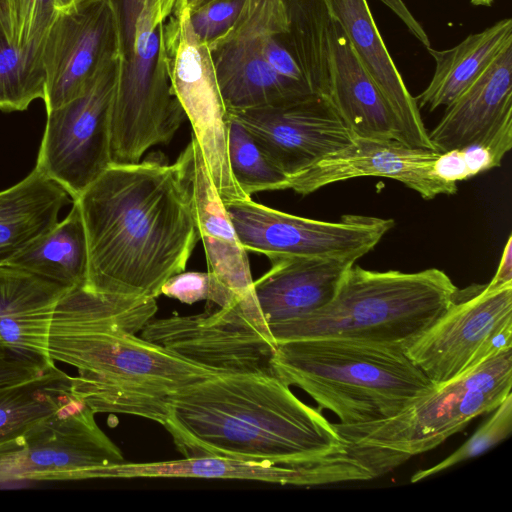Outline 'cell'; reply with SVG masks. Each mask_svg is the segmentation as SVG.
Listing matches in <instances>:
<instances>
[{
	"mask_svg": "<svg viewBox=\"0 0 512 512\" xmlns=\"http://www.w3.org/2000/svg\"><path fill=\"white\" fill-rule=\"evenodd\" d=\"M193 141L173 163L111 164L74 200L88 245L85 288L155 298L185 270L200 239L193 197Z\"/></svg>",
	"mask_w": 512,
	"mask_h": 512,
	"instance_id": "cell-1",
	"label": "cell"
},
{
	"mask_svg": "<svg viewBox=\"0 0 512 512\" xmlns=\"http://www.w3.org/2000/svg\"><path fill=\"white\" fill-rule=\"evenodd\" d=\"M154 298L67 290L49 330L55 362L75 367L73 395L96 413L138 416L162 424L169 398L219 373L135 336L157 311Z\"/></svg>",
	"mask_w": 512,
	"mask_h": 512,
	"instance_id": "cell-2",
	"label": "cell"
},
{
	"mask_svg": "<svg viewBox=\"0 0 512 512\" xmlns=\"http://www.w3.org/2000/svg\"><path fill=\"white\" fill-rule=\"evenodd\" d=\"M184 457L303 465L346 451L320 410L277 376L217 374L172 395L161 424Z\"/></svg>",
	"mask_w": 512,
	"mask_h": 512,
	"instance_id": "cell-3",
	"label": "cell"
},
{
	"mask_svg": "<svg viewBox=\"0 0 512 512\" xmlns=\"http://www.w3.org/2000/svg\"><path fill=\"white\" fill-rule=\"evenodd\" d=\"M271 367L343 425L392 417L437 388L405 351L354 340L276 343Z\"/></svg>",
	"mask_w": 512,
	"mask_h": 512,
	"instance_id": "cell-4",
	"label": "cell"
},
{
	"mask_svg": "<svg viewBox=\"0 0 512 512\" xmlns=\"http://www.w3.org/2000/svg\"><path fill=\"white\" fill-rule=\"evenodd\" d=\"M457 291L437 268L407 273L353 264L328 304L268 327L275 343L337 338L406 351L445 313Z\"/></svg>",
	"mask_w": 512,
	"mask_h": 512,
	"instance_id": "cell-5",
	"label": "cell"
},
{
	"mask_svg": "<svg viewBox=\"0 0 512 512\" xmlns=\"http://www.w3.org/2000/svg\"><path fill=\"white\" fill-rule=\"evenodd\" d=\"M118 33L119 71L110 118V159L134 164L169 143L186 115L166 66L160 0H111Z\"/></svg>",
	"mask_w": 512,
	"mask_h": 512,
	"instance_id": "cell-6",
	"label": "cell"
},
{
	"mask_svg": "<svg viewBox=\"0 0 512 512\" xmlns=\"http://www.w3.org/2000/svg\"><path fill=\"white\" fill-rule=\"evenodd\" d=\"M511 387L512 347L392 417L355 425L332 424L351 443L389 450L409 459L434 449L475 417L492 412L511 394Z\"/></svg>",
	"mask_w": 512,
	"mask_h": 512,
	"instance_id": "cell-7",
	"label": "cell"
},
{
	"mask_svg": "<svg viewBox=\"0 0 512 512\" xmlns=\"http://www.w3.org/2000/svg\"><path fill=\"white\" fill-rule=\"evenodd\" d=\"M512 347V284L457 291L436 323L405 353L436 386L467 375Z\"/></svg>",
	"mask_w": 512,
	"mask_h": 512,
	"instance_id": "cell-8",
	"label": "cell"
},
{
	"mask_svg": "<svg viewBox=\"0 0 512 512\" xmlns=\"http://www.w3.org/2000/svg\"><path fill=\"white\" fill-rule=\"evenodd\" d=\"M166 66L172 92L190 121L207 171L223 202L249 199L228 159V117L209 45L194 33L187 7H174L165 22Z\"/></svg>",
	"mask_w": 512,
	"mask_h": 512,
	"instance_id": "cell-9",
	"label": "cell"
},
{
	"mask_svg": "<svg viewBox=\"0 0 512 512\" xmlns=\"http://www.w3.org/2000/svg\"><path fill=\"white\" fill-rule=\"evenodd\" d=\"M94 415L73 397L19 437L0 445V484L96 479L101 468L124 462Z\"/></svg>",
	"mask_w": 512,
	"mask_h": 512,
	"instance_id": "cell-10",
	"label": "cell"
},
{
	"mask_svg": "<svg viewBox=\"0 0 512 512\" xmlns=\"http://www.w3.org/2000/svg\"><path fill=\"white\" fill-rule=\"evenodd\" d=\"M119 56L77 97L47 112L35 168L76 200L110 165V118Z\"/></svg>",
	"mask_w": 512,
	"mask_h": 512,
	"instance_id": "cell-11",
	"label": "cell"
},
{
	"mask_svg": "<svg viewBox=\"0 0 512 512\" xmlns=\"http://www.w3.org/2000/svg\"><path fill=\"white\" fill-rule=\"evenodd\" d=\"M248 252L277 257L333 258L356 262L394 226V220L346 214L330 222L282 212L249 199L224 203Z\"/></svg>",
	"mask_w": 512,
	"mask_h": 512,
	"instance_id": "cell-12",
	"label": "cell"
},
{
	"mask_svg": "<svg viewBox=\"0 0 512 512\" xmlns=\"http://www.w3.org/2000/svg\"><path fill=\"white\" fill-rule=\"evenodd\" d=\"M141 337L219 374H273L275 343L234 310L207 305L194 315L150 319Z\"/></svg>",
	"mask_w": 512,
	"mask_h": 512,
	"instance_id": "cell-13",
	"label": "cell"
},
{
	"mask_svg": "<svg viewBox=\"0 0 512 512\" xmlns=\"http://www.w3.org/2000/svg\"><path fill=\"white\" fill-rule=\"evenodd\" d=\"M270 162L289 177L353 140L327 95L312 93L291 101L229 111Z\"/></svg>",
	"mask_w": 512,
	"mask_h": 512,
	"instance_id": "cell-14",
	"label": "cell"
},
{
	"mask_svg": "<svg viewBox=\"0 0 512 512\" xmlns=\"http://www.w3.org/2000/svg\"><path fill=\"white\" fill-rule=\"evenodd\" d=\"M117 56L111 0H86L57 9L41 52L46 111L80 95L98 70Z\"/></svg>",
	"mask_w": 512,
	"mask_h": 512,
	"instance_id": "cell-15",
	"label": "cell"
},
{
	"mask_svg": "<svg viewBox=\"0 0 512 512\" xmlns=\"http://www.w3.org/2000/svg\"><path fill=\"white\" fill-rule=\"evenodd\" d=\"M191 139L194 145V209L210 277L208 304L238 312L260 334L275 343L255 295L247 251L211 180L193 135Z\"/></svg>",
	"mask_w": 512,
	"mask_h": 512,
	"instance_id": "cell-16",
	"label": "cell"
},
{
	"mask_svg": "<svg viewBox=\"0 0 512 512\" xmlns=\"http://www.w3.org/2000/svg\"><path fill=\"white\" fill-rule=\"evenodd\" d=\"M209 48L220 83L261 90L283 76L309 87L289 50L280 0H246L232 28Z\"/></svg>",
	"mask_w": 512,
	"mask_h": 512,
	"instance_id": "cell-17",
	"label": "cell"
},
{
	"mask_svg": "<svg viewBox=\"0 0 512 512\" xmlns=\"http://www.w3.org/2000/svg\"><path fill=\"white\" fill-rule=\"evenodd\" d=\"M439 154L393 139L353 138L347 146L289 177L287 189L306 196L333 183L375 176L399 181L424 199L455 194L457 184L443 181L432 171Z\"/></svg>",
	"mask_w": 512,
	"mask_h": 512,
	"instance_id": "cell-18",
	"label": "cell"
},
{
	"mask_svg": "<svg viewBox=\"0 0 512 512\" xmlns=\"http://www.w3.org/2000/svg\"><path fill=\"white\" fill-rule=\"evenodd\" d=\"M69 289L23 269L0 266V345L17 360L44 372L55 307Z\"/></svg>",
	"mask_w": 512,
	"mask_h": 512,
	"instance_id": "cell-19",
	"label": "cell"
},
{
	"mask_svg": "<svg viewBox=\"0 0 512 512\" xmlns=\"http://www.w3.org/2000/svg\"><path fill=\"white\" fill-rule=\"evenodd\" d=\"M330 16L347 35L355 54L393 112L403 142L437 151L415 97L409 92L376 26L367 0H326Z\"/></svg>",
	"mask_w": 512,
	"mask_h": 512,
	"instance_id": "cell-20",
	"label": "cell"
},
{
	"mask_svg": "<svg viewBox=\"0 0 512 512\" xmlns=\"http://www.w3.org/2000/svg\"><path fill=\"white\" fill-rule=\"evenodd\" d=\"M344 467L334 456L303 465H277L201 456L177 460L127 463L103 467L98 478H204L255 480L280 485L317 486L339 483Z\"/></svg>",
	"mask_w": 512,
	"mask_h": 512,
	"instance_id": "cell-21",
	"label": "cell"
},
{
	"mask_svg": "<svg viewBox=\"0 0 512 512\" xmlns=\"http://www.w3.org/2000/svg\"><path fill=\"white\" fill-rule=\"evenodd\" d=\"M327 96L354 138L403 142L393 112L361 66L344 30L332 17L328 37Z\"/></svg>",
	"mask_w": 512,
	"mask_h": 512,
	"instance_id": "cell-22",
	"label": "cell"
},
{
	"mask_svg": "<svg viewBox=\"0 0 512 512\" xmlns=\"http://www.w3.org/2000/svg\"><path fill=\"white\" fill-rule=\"evenodd\" d=\"M254 281L267 325L293 320L328 304L353 261L333 258L277 257Z\"/></svg>",
	"mask_w": 512,
	"mask_h": 512,
	"instance_id": "cell-23",
	"label": "cell"
},
{
	"mask_svg": "<svg viewBox=\"0 0 512 512\" xmlns=\"http://www.w3.org/2000/svg\"><path fill=\"white\" fill-rule=\"evenodd\" d=\"M512 113V45L456 99L428 132L438 152L460 148L484 135Z\"/></svg>",
	"mask_w": 512,
	"mask_h": 512,
	"instance_id": "cell-24",
	"label": "cell"
},
{
	"mask_svg": "<svg viewBox=\"0 0 512 512\" xmlns=\"http://www.w3.org/2000/svg\"><path fill=\"white\" fill-rule=\"evenodd\" d=\"M69 201L67 191L36 168L0 192V266L53 228Z\"/></svg>",
	"mask_w": 512,
	"mask_h": 512,
	"instance_id": "cell-25",
	"label": "cell"
},
{
	"mask_svg": "<svg viewBox=\"0 0 512 512\" xmlns=\"http://www.w3.org/2000/svg\"><path fill=\"white\" fill-rule=\"evenodd\" d=\"M510 45L512 19L505 18L468 35L452 48H427L435 61V70L427 87L415 97L419 109L434 111L449 105Z\"/></svg>",
	"mask_w": 512,
	"mask_h": 512,
	"instance_id": "cell-26",
	"label": "cell"
},
{
	"mask_svg": "<svg viewBox=\"0 0 512 512\" xmlns=\"http://www.w3.org/2000/svg\"><path fill=\"white\" fill-rule=\"evenodd\" d=\"M8 265L28 271L67 289L85 287L88 245L78 204L66 218L30 243Z\"/></svg>",
	"mask_w": 512,
	"mask_h": 512,
	"instance_id": "cell-27",
	"label": "cell"
},
{
	"mask_svg": "<svg viewBox=\"0 0 512 512\" xmlns=\"http://www.w3.org/2000/svg\"><path fill=\"white\" fill-rule=\"evenodd\" d=\"M73 397L72 376L55 365L28 380L0 386V445L19 437Z\"/></svg>",
	"mask_w": 512,
	"mask_h": 512,
	"instance_id": "cell-28",
	"label": "cell"
},
{
	"mask_svg": "<svg viewBox=\"0 0 512 512\" xmlns=\"http://www.w3.org/2000/svg\"><path fill=\"white\" fill-rule=\"evenodd\" d=\"M288 27L289 50L310 89L328 94V37L331 16L326 0H280Z\"/></svg>",
	"mask_w": 512,
	"mask_h": 512,
	"instance_id": "cell-29",
	"label": "cell"
},
{
	"mask_svg": "<svg viewBox=\"0 0 512 512\" xmlns=\"http://www.w3.org/2000/svg\"><path fill=\"white\" fill-rule=\"evenodd\" d=\"M512 148V113L478 139L446 152H440L433 173L443 181L457 184L501 165Z\"/></svg>",
	"mask_w": 512,
	"mask_h": 512,
	"instance_id": "cell-30",
	"label": "cell"
},
{
	"mask_svg": "<svg viewBox=\"0 0 512 512\" xmlns=\"http://www.w3.org/2000/svg\"><path fill=\"white\" fill-rule=\"evenodd\" d=\"M44 96L42 61L18 48L0 21V110L23 111Z\"/></svg>",
	"mask_w": 512,
	"mask_h": 512,
	"instance_id": "cell-31",
	"label": "cell"
},
{
	"mask_svg": "<svg viewBox=\"0 0 512 512\" xmlns=\"http://www.w3.org/2000/svg\"><path fill=\"white\" fill-rule=\"evenodd\" d=\"M228 159L237 185L249 198L257 192L288 188V176L270 162L249 132L229 117Z\"/></svg>",
	"mask_w": 512,
	"mask_h": 512,
	"instance_id": "cell-32",
	"label": "cell"
},
{
	"mask_svg": "<svg viewBox=\"0 0 512 512\" xmlns=\"http://www.w3.org/2000/svg\"><path fill=\"white\" fill-rule=\"evenodd\" d=\"M56 11V0H0V21L12 42L40 60Z\"/></svg>",
	"mask_w": 512,
	"mask_h": 512,
	"instance_id": "cell-33",
	"label": "cell"
},
{
	"mask_svg": "<svg viewBox=\"0 0 512 512\" xmlns=\"http://www.w3.org/2000/svg\"><path fill=\"white\" fill-rule=\"evenodd\" d=\"M492 412L493 415L456 451L438 464L425 470L417 471L410 481L412 483L421 481L461 462L481 455L508 438L512 431V393Z\"/></svg>",
	"mask_w": 512,
	"mask_h": 512,
	"instance_id": "cell-34",
	"label": "cell"
},
{
	"mask_svg": "<svg viewBox=\"0 0 512 512\" xmlns=\"http://www.w3.org/2000/svg\"><path fill=\"white\" fill-rule=\"evenodd\" d=\"M246 0H204L189 10L196 36L208 45L227 33L238 19Z\"/></svg>",
	"mask_w": 512,
	"mask_h": 512,
	"instance_id": "cell-35",
	"label": "cell"
},
{
	"mask_svg": "<svg viewBox=\"0 0 512 512\" xmlns=\"http://www.w3.org/2000/svg\"><path fill=\"white\" fill-rule=\"evenodd\" d=\"M161 295L176 299L185 304L208 300L210 277L208 272H180L171 276L162 285Z\"/></svg>",
	"mask_w": 512,
	"mask_h": 512,
	"instance_id": "cell-36",
	"label": "cell"
},
{
	"mask_svg": "<svg viewBox=\"0 0 512 512\" xmlns=\"http://www.w3.org/2000/svg\"><path fill=\"white\" fill-rule=\"evenodd\" d=\"M39 372L23 364L0 345V386L10 385L37 376Z\"/></svg>",
	"mask_w": 512,
	"mask_h": 512,
	"instance_id": "cell-37",
	"label": "cell"
},
{
	"mask_svg": "<svg viewBox=\"0 0 512 512\" xmlns=\"http://www.w3.org/2000/svg\"><path fill=\"white\" fill-rule=\"evenodd\" d=\"M389 8L406 26L408 31L427 49L431 47V41L424 27L411 13L403 0H379Z\"/></svg>",
	"mask_w": 512,
	"mask_h": 512,
	"instance_id": "cell-38",
	"label": "cell"
},
{
	"mask_svg": "<svg viewBox=\"0 0 512 512\" xmlns=\"http://www.w3.org/2000/svg\"><path fill=\"white\" fill-rule=\"evenodd\" d=\"M491 286L512 284V236L509 235L504 246L495 275L489 282Z\"/></svg>",
	"mask_w": 512,
	"mask_h": 512,
	"instance_id": "cell-39",
	"label": "cell"
},
{
	"mask_svg": "<svg viewBox=\"0 0 512 512\" xmlns=\"http://www.w3.org/2000/svg\"><path fill=\"white\" fill-rule=\"evenodd\" d=\"M176 0H160V17L166 21L172 13Z\"/></svg>",
	"mask_w": 512,
	"mask_h": 512,
	"instance_id": "cell-40",
	"label": "cell"
},
{
	"mask_svg": "<svg viewBox=\"0 0 512 512\" xmlns=\"http://www.w3.org/2000/svg\"><path fill=\"white\" fill-rule=\"evenodd\" d=\"M203 1L204 0H176L174 7H187L188 10H192L195 7H197L200 3H202Z\"/></svg>",
	"mask_w": 512,
	"mask_h": 512,
	"instance_id": "cell-41",
	"label": "cell"
},
{
	"mask_svg": "<svg viewBox=\"0 0 512 512\" xmlns=\"http://www.w3.org/2000/svg\"><path fill=\"white\" fill-rule=\"evenodd\" d=\"M83 1H86V0H56V8L57 9L66 8V7L78 4L80 2H83Z\"/></svg>",
	"mask_w": 512,
	"mask_h": 512,
	"instance_id": "cell-42",
	"label": "cell"
},
{
	"mask_svg": "<svg viewBox=\"0 0 512 512\" xmlns=\"http://www.w3.org/2000/svg\"><path fill=\"white\" fill-rule=\"evenodd\" d=\"M495 0H470V3L475 6L490 7Z\"/></svg>",
	"mask_w": 512,
	"mask_h": 512,
	"instance_id": "cell-43",
	"label": "cell"
}]
</instances>
